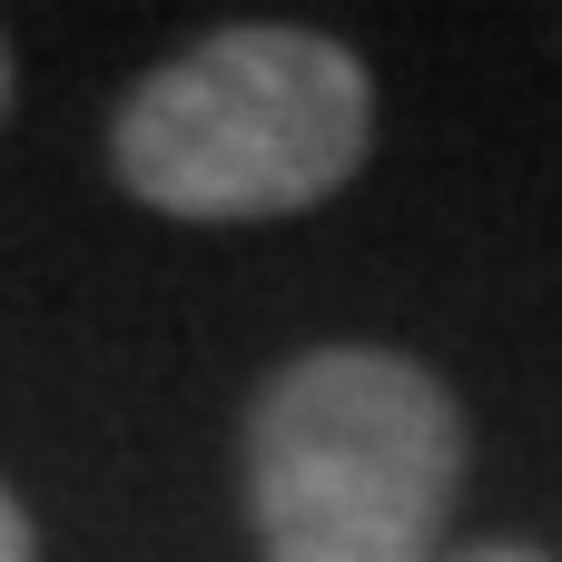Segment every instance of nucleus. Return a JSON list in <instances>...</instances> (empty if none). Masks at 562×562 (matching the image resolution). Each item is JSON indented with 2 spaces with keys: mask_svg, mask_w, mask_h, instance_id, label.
<instances>
[{
  "mask_svg": "<svg viewBox=\"0 0 562 562\" xmlns=\"http://www.w3.org/2000/svg\"><path fill=\"white\" fill-rule=\"evenodd\" d=\"M454 484L464 415L395 346H316L247 415L267 562H435Z\"/></svg>",
  "mask_w": 562,
  "mask_h": 562,
  "instance_id": "2",
  "label": "nucleus"
},
{
  "mask_svg": "<svg viewBox=\"0 0 562 562\" xmlns=\"http://www.w3.org/2000/svg\"><path fill=\"white\" fill-rule=\"evenodd\" d=\"M0 562H40V543H30V514L10 504V484H0Z\"/></svg>",
  "mask_w": 562,
  "mask_h": 562,
  "instance_id": "3",
  "label": "nucleus"
},
{
  "mask_svg": "<svg viewBox=\"0 0 562 562\" xmlns=\"http://www.w3.org/2000/svg\"><path fill=\"white\" fill-rule=\"evenodd\" d=\"M375 79L316 30H217L119 99L109 158L158 217H286L366 168Z\"/></svg>",
  "mask_w": 562,
  "mask_h": 562,
  "instance_id": "1",
  "label": "nucleus"
},
{
  "mask_svg": "<svg viewBox=\"0 0 562 562\" xmlns=\"http://www.w3.org/2000/svg\"><path fill=\"white\" fill-rule=\"evenodd\" d=\"M454 562H543L533 543H474V553H454Z\"/></svg>",
  "mask_w": 562,
  "mask_h": 562,
  "instance_id": "4",
  "label": "nucleus"
},
{
  "mask_svg": "<svg viewBox=\"0 0 562 562\" xmlns=\"http://www.w3.org/2000/svg\"><path fill=\"white\" fill-rule=\"evenodd\" d=\"M0 119H10V40H0Z\"/></svg>",
  "mask_w": 562,
  "mask_h": 562,
  "instance_id": "5",
  "label": "nucleus"
}]
</instances>
